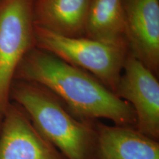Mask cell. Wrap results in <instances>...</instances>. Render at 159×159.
Wrapping results in <instances>:
<instances>
[{
	"instance_id": "cell-1",
	"label": "cell",
	"mask_w": 159,
	"mask_h": 159,
	"mask_svg": "<svg viewBox=\"0 0 159 159\" xmlns=\"http://www.w3.org/2000/svg\"><path fill=\"white\" fill-rule=\"evenodd\" d=\"M19 66L23 78L55 94L77 118L106 119L116 125L136 127L131 105L82 69L40 49L26 55Z\"/></svg>"
},
{
	"instance_id": "cell-2",
	"label": "cell",
	"mask_w": 159,
	"mask_h": 159,
	"mask_svg": "<svg viewBox=\"0 0 159 159\" xmlns=\"http://www.w3.org/2000/svg\"><path fill=\"white\" fill-rule=\"evenodd\" d=\"M12 96L65 159H95V125L75 116L58 97L33 83L17 85Z\"/></svg>"
},
{
	"instance_id": "cell-3",
	"label": "cell",
	"mask_w": 159,
	"mask_h": 159,
	"mask_svg": "<svg viewBox=\"0 0 159 159\" xmlns=\"http://www.w3.org/2000/svg\"><path fill=\"white\" fill-rule=\"evenodd\" d=\"M39 48L75 67L89 71L115 92L127 57V46L83 37L58 35L34 25Z\"/></svg>"
},
{
	"instance_id": "cell-4",
	"label": "cell",
	"mask_w": 159,
	"mask_h": 159,
	"mask_svg": "<svg viewBox=\"0 0 159 159\" xmlns=\"http://www.w3.org/2000/svg\"><path fill=\"white\" fill-rule=\"evenodd\" d=\"M33 0L0 4V115L8 106L12 80L34 41Z\"/></svg>"
},
{
	"instance_id": "cell-5",
	"label": "cell",
	"mask_w": 159,
	"mask_h": 159,
	"mask_svg": "<svg viewBox=\"0 0 159 159\" xmlns=\"http://www.w3.org/2000/svg\"><path fill=\"white\" fill-rule=\"evenodd\" d=\"M114 93L134 109L135 128L158 141L159 83L155 74L134 55H127Z\"/></svg>"
},
{
	"instance_id": "cell-6",
	"label": "cell",
	"mask_w": 159,
	"mask_h": 159,
	"mask_svg": "<svg viewBox=\"0 0 159 159\" xmlns=\"http://www.w3.org/2000/svg\"><path fill=\"white\" fill-rule=\"evenodd\" d=\"M0 128V159H65L20 106L8 105Z\"/></svg>"
},
{
	"instance_id": "cell-7",
	"label": "cell",
	"mask_w": 159,
	"mask_h": 159,
	"mask_svg": "<svg viewBox=\"0 0 159 159\" xmlns=\"http://www.w3.org/2000/svg\"><path fill=\"white\" fill-rule=\"evenodd\" d=\"M125 26L132 55L153 74L159 69V0H125Z\"/></svg>"
},
{
	"instance_id": "cell-8",
	"label": "cell",
	"mask_w": 159,
	"mask_h": 159,
	"mask_svg": "<svg viewBox=\"0 0 159 159\" xmlns=\"http://www.w3.org/2000/svg\"><path fill=\"white\" fill-rule=\"evenodd\" d=\"M95 159H159L158 141L134 127L95 125Z\"/></svg>"
},
{
	"instance_id": "cell-9",
	"label": "cell",
	"mask_w": 159,
	"mask_h": 159,
	"mask_svg": "<svg viewBox=\"0 0 159 159\" xmlns=\"http://www.w3.org/2000/svg\"><path fill=\"white\" fill-rule=\"evenodd\" d=\"M91 0H37L34 25L58 35L82 37Z\"/></svg>"
},
{
	"instance_id": "cell-10",
	"label": "cell",
	"mask_w": 159,
	"mask_h": 159,
	"mask_svg": "<svg viewBox=\"0 0 159 159\" xmlns=\"http://www.w3.org/2000/svg\"><path fill=\"white\" fill-rule=\"evenodd\" d=\"M125 0H91L85 33L89 39L127 46Z\"/></svg>"
},
{
	"instance_id": "cell-11",
	"label": "cell",
	"mask_w": 159,
	"mask_h": 159,
	"mask_svg": "<svg viewBox=\"0 0 159 159\" xmlns=\"http://www.w3.org/2000/svg\"><path fill=\"white\" fill-rule=\"evenodd\" d=\"M2 116H1V115H0V128H1V124H2Z\"/></svg>"
}]
</instances>
